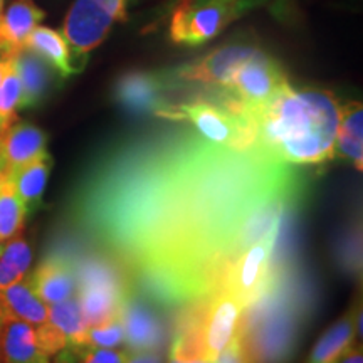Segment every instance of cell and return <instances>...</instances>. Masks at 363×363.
Segmentation results:
<instances>
[{
  "label": "cell",
  "mask_w": 363,
  "mask_h": 363,
  "mask_svg": "<svg viewBox=\"0 0 363 363\" xmlns=\"http://www.w3.org/2000/svg\"><path fill=\"white\" fill-rule=\"evenodd\" d=\"M306 180L259 145L192 131L126 143L79 180L69 220L155 305L182 308L224 288L242 252L301 207Z\"/></svg>",
  "instance_id": "1"
},
{
  "label": "cell",
  "mask_w": 363,
  "mask_h": 363,
  "mask_svg": "<svg viewBox=\"0 0 363 363\" xmlns=\"http://www.w3.org/2000/svg\"><path fill=\"white\" fill-rule=\"evenodd\" d=\"M240 116L252 126L256 145L283 163L320 165L333 158L340 104L330 91L288 83L271 101Z\"/></svg>",
  "instance_id": "2"
},
{
  "label": "cell",
  "mask_w": 363,
  "mask_h": 363,
  "mask_svg": "<svg viewBox=\"0 0 363 363\" xmlns=\"http://www.w3.org/2000/svg\"><path fill=\"white\" fill-rule=\"evenodd\" d=\"M301 301L286 271H276L269 288L240 313L238 331L254 363L291 360L301 325Z\"/></svg>",
  "instance_id": "3"
},
{
  "label": "cell",
  "mask_w": 363,
  "mask_h": 363,
  "mask_svg": "<svg viewBox=\"0 0 363 363\" xmlns=\"http://www.w3.org/2000/svg\"><path fill=\"white\" fill-rule=\"evenodd\" d=\"M266 0H179L170 21L175 44L201 45Z\"/></svg>",
  "instance_id": "4"
},
{
  "label": "cell",
  "mask_w": 363,
  "mask_h": 363,
  "mask_svg": "<svg viewBox=\"0 0 363 363\" xmlns=\"http://www.w3.org/2000/svg\"><path fill=\"white\" fill-rule=\"evenodd\" d=\"M126 21V0H76L67 12L62 35L76 72L83 71L89 52L106 39L115 22Z\"/></svg>",
  "instance_id": "5"
},
{
  "label": "cell",
  "mask_w": 363,
  "mask_h": 363,
  "mask_svg": "<svg viewBox=\"0 0 363 363\" xmlns=\"http://www.w3.org/2000/svg\"><path fill=\"white\" fill-rule=\"evenodd\" d=\"M157 116L172 121H187L202 138L230 148H249L256 145L252 126L238 113L227 110L224 104L197 99L165 106Z\"/></svg>",
  "instance_id": "6"
},
{
  "label": "cell",
  "mask_w": 363,
  "mask_h": 363,
  "mask_svg": "<svg viewBox=\"0 0 363 363\" xmlns=\"http://www.w3.org/2000/svg\"><path fill=\"white\" fill-rule=\"evenodd\" d=\"M288 83L283 67L259 51L234 72L229 84L224 88L225 96L224 103L220 104H224L227 110L242 115L271 101Z\"/></svg>",
  "instance_id": "7"
},
{
  "label": "cell",
  "mask_w": 363,
  "mask_h": 363,
  "mask_svg": "<svg viewBox=\"0 0 363 363\" xmlns=\"http://www.w3.org/2000/svg\"><path fill=\"white\" fill-rule=\"evenodd\" d=\"M279 234H269L267 238L254 242L242 252L230 271L222 289L234 294L242 308L252 305L269 288L276 272L274 251Z\"/></svg>",
  "instance_id": "8"
},
{
  "label": "cell",
  "mask_w": 363,
  "mask_h": 363,
  "mask_svg": "<svg viewBox=\"0 0 363 363\" xmlns=\"http://www.w3.org/2000/svg\"><path fill=\"white\" fill-rule=\"evenodd\" d=\"M125 352H158L169 348V328L155 303L130 288L121 308Z\"/></svg>",
  "instance_id": "9"
},
{
  "label": "cell",
  "mask_w": 363,
  "mask_h": 363,
  "mask_svg": "<svg viewBox=\"0 0 363 363\" xmlns=\"http://www.w3.org/2000/svg\"><path fill=\"white\" fill-rule=\"evenodd\" d=\"M256 52H259V49L246 44L220 45L192 65L180 67L177 76L189 83L219 86L224 89L240 65H244Z\"/></svg>",
  "instance_id": "10"
},
{
  "label": "cell",
  "mask_w": 363,
  "mask_h": 363,
  "mask_svg": "<svg viewBox=\"0 0 363 363\" xmlns=\"http://www.w3.org/2000/svg\"><path fill=\"white\" fill-rule=\"evenodd\" d=\"M27 279L33 291L48 306L78 294V264L62 254H51L40 261Z\"/></svg>",
  "instance_id": "11"
},
{
  "label": "cell",
  "mask_w": 363,
  "mask_h": 363,
  "mask_svg": "<svg viewBox=\"0 0 363 363\" xmlns=\"http://www.w3.org/2000/svg\"><path fill=\"white\" fill-rule=\"evenodd\" d=\"M242 305L239 299L225 289H220L207 298L206 318H203V342L207 355L214 363L217 353L233 340L238 331Z\"/></svg>",
  "instance_id": "12"
},
{
  "label": "cell",
  "mask_w": 363,
  "mask_h": 363,
  "mask_svg": "<svg viewBox=\"0 0 363 363\" xmlns=\"http://www.w3.org/2000/svg\"><path fill=\"white\" fill-rule=\"evenodd\" d=\"M48 153V135L39 126L16 120L0 133V158L9 174Z\"/></svg>",
  "instance_id": "13"
},
{
  "label": "cell",
  "mask_w": 363,
  "mask_h": 363,
  "mask_svg": "<svg viewBox=\"0 0 363 363\" xmlns=\"http://www.w3.org/2000/svg\"><path fill=\"white\" fill-rule=\"evenodd\" d=\"M13 61L22 86L21 110L39 106L56 81V69L29 48L13 52Z\"/></svg>",
  "instance_id": "14"
},
{
  "label": "cell",
  "mask_w": 363,
  "mask_h": 363,
  "mask_svg": "<svg viewBox=\"0 0 363 363\" xmlns=\"http://www.w3.org/2000/svg\"><path fill=\"white\" fill-rule=\"evenodd\" d=\"M0 352L6 363H51L39 342L38 328L21 320L0 321Z\"/></svg>",
  "instance_id": "15"
},
{
  "label": "cell",
  "mask_w": 363,
  "mask_h": 363,
  "mask_svg": "<svg viewBox=\"0 0 363 363\" xmlns=\"http://www.w3.org/2000/svg\"><path fill=\"white\" fill-rule=\"evenodd\" d=\"M165 89L167 83L160 76L148 74V72H131V74H126L123 79L118 81L115 98L116 101H120L131 111H150L157 115L163 108L169 106L163 101Z\"/></svg>",
  "instance_id": "16"
},
{
  "label": "cell",
  "mask_w": 363,
  "mask_h": 363,
  "mask_svg": "<svg viewBox=\"0 0 363 363\" xmlns=\"http://www.w3.org/2000/svg\"><path fill=\"white\" fill-rule=\"evenodd\" d=\"M44 11L33 0H16L0 19V52L13 54L26 48L27 38L44 19Z\"/></svg>",
  "instance_id": "17"
},
{
  "label": "cell",
  "mask_w": 363,
  "mask_h": 363,
  "mask_svg": "<svg viewBox=\"0 0 363 363\" xmlns=\"http://www.w3.org/2000/svg\"><path fill=\"white\" fill-rule=\"evenodd\" d=\"M362 310V299L347 315L340 318L318 338L311 348L308 363H337L357 342V315Z\"/></svg>",
  "instance_id": "18"
},
{
  "label": "cell",
  "mask_w": 363,
  "mask_h": 363,
  "mask_svg": "<svg viewBox=\"0 0 363 363\" xmlns=\"http://www.w3.org/2000/svg\"><path fill=\"white\" fill-rule=\"evenodd\" d=\"M49 306L30 288L27 276L19 283L0 289V321L21 320L39 326L48 321Z\"/></svg>",
  "instance_id": "19"
},
{
  "label": "cell",
  "mask_w": 363,
  "mask_h": 363,
  "mask_svg": "<svg viewBox=\"0 0 363 363\" xmlns=\"http://www.w3.org/2000/svg\"><path fill=\"white\" fill-rule=\"evenodd\" d=\"M333 158L352 162L358 172L363 169V106L360 101H350L340 106Z\"/></svg>",
  "instance_id": "20"
},
{
  "label": "cell",
  "mask_w": 363,
  "mask_h": 363,
  "mask_svg": "<svg viewBox=\"0 0 363 363\" xmlns=\"http://www.w3.org/2000/svg\"><path fill=\"white\" fill-rule=\"evenodd\" d=\"M51 169L52 158L49 153H44L35 160L26 163L24 167L9 174L13 182V187L17 190V195L24 203L27 217L38 212L43 206L45 185H48L49 175H51Z\"/></svg>",
  "instance_id": "21"
},
{
  "label": "cell",
  "mask_w": 363,
  "mask_h": 363,
  "mask_svg": "<svg viewBox=\"0 0 363 363\" xmlns=\"http://www.w3.org/2000/svg\"><path fill=\"white\" fill-rule=\"evenodd\" d=\"M48 323L52 325L65 337L67 343L66 348L78 352L86 347L88 325H86L78 294L56 305H49Z\"/></svg>",
  "instance_id": "22"
},
{
  "label": "cell",
  "mask_w": 363,
  "mask_h": 363,
  "mask_svg": "<svg viewBox=\"0 0 363 363\" xmlns=\"http://www.w3.org/2000/svg\"><path fill=\"white\" fill-rule=\"evenodd\" d=\"M26 48H29L30 51L45 59L61 78H67V76L76 72L65 35L57 33V30L38 26L27 38Z\"/></svg>",
  "instance_id": "23"
},
{
  "label": "cell",
  "mask_w": 363,
  "mask_h": 363,
  "mask_svg": "<svg viewBox=\"0 0 363 363\" xmlns=\"http://www.w3.org/2000/svg\"><path fill=\"white\" fill-rule=\"evenodd\" d=\"M33 264V249L24 235L9 239L0 252V289L16 284L27 276Z\"/></svg>",
  "instance_id": "24"
},
{
  "label": "cell",
  "mask_w": 363,
  "mask_h": 363,
  "mask_svg": "<svg viewBox=\"0 0 363 363\" xmlns=\"http://www.w3.org/2000/svg\"><path fill=\"white\" fill-rule=\"evenodd\" d=\"M22 86L13 54H4L2 81H0V133L17 120L21 110Z\"/></svg>",
  "instance_id": "25"
},
{
  "label": "cell",
  "mask_w": 363,
  "mask_h": 363,
  "mask_svg": "<svg viewBox=\"0 0 363 363\" xmlns=\"http://www.w3.org/2000/svg\"><path fill=\"white\" fill-rule=\"evenodd\" d=\"M27 219V212L11 177L0 185V242H7L22 233Z\"/></svg>",
  "instance_id": "26"
},
{
  "label": "cell",
  "mask_w": 363,
  "mask_h": 363,
  "mask_svg": "<svg viewBox=\"0 0 363 363\" xmlns=\"http://www.w3.org/2000/svg\"><path fill=\"white\" fill-rule=\"evenodd\" d=\"M125 343V330L121 316L99 326H91L86 335V347L120 348Z\"/></svg>",
  "instance_id": "27"
},
{
  "label": "cell",
  "mask_w": 363,
  "mask_h": 363,
  "mask_svg": "<svg viewBox=\"0 0 363 363\" xmlns=\"http://www.w3.org/2000/svg\"><path fill=\"white\" fill-rule=\"evenodd\" d=\"M214 363H254L251 352L239 331H235L233 340L217 353Z\"/></svg>",
  "instance_id": "28"
},
{
  "label": "cell",
  "mask_w": 363,
  "mask_h": 363,
  "mask_svg": "<svg viewBox=\"0 0 363 363\" xmlns=\"http://www.w3.org/2000/svg\"><path fill=\"white\" fill-rule=\"evenodd\" d=\"M343 264L352 274L360 276L362 272V230L360 225L352 230L350 238L345 240Z\"/></svg>",
  "instance_id": "29"
},
{
  "label": "cell",
  "mask_w": 363,
  "mask_h": 363,
  "mask_svg": "<svg viewBox=\"0 0 363 363\" xmlns=\"http://www.w3.org/2000/svg\"><path fill=\"white\" fill-rule=\"evenodd\" d=\"M78 353L79 363H125L126 352L116 348L84 347Z\"/></svg>",
  "instance_id": "30"
},
{
  "label": "cell",
  "mask_w": 363,
  "mask_h": 363,
  "mask_svg": "<svg viewBox=\"0 0 363 363\" xmlns=\"http://www.w3.org/2000/svg\"><path fill=\"white\" fill-rule=\"evenodd\" d=\"M125 363H165L158 352H126Z\"/></svg>",
  "instance_id": "31"
},
{
  "label": "cell",
  "mask_w": 363,
  "mask_h": 363,
  "mask_svg": "<svg viewBox=\"0 0 363 363\" xmlns=\"http://www.w3.org/2000/svg\"><path fill=\"white\" fill-rule=\"evenodd\" d=\"M337 363H363L362 343H355Z\"/></svg>",
  "instance_id": "32"
},
{
  "label": "cell",
  "mask_w": 363,
  "mask_h": 363,
  "mask_svg": "<svg viewBox=\"0 0 363 363\" xmlns=\"http://www.w3.org/2000/svg\"><path fill=\"white\" fill-rule=\"evenodd\" d=\"M51 363H79L78 353L71 350V348H65L57 355H54V360Z\"/></svg>",
  "instance_id": "33"
},
{
  "label": "cell",
  "mask_w": 363,
  "mask_h": 363,
  "mask_svg": "<svg viewBox=\"0 0 363 363\" xmlns=\"http://www.w3.org/2000/svg\"><path fill=\"white\" fill-rule=\"evenodd\" d=\"M169 363H212L208 360H189V362H180V360H172V358H169Z\"/></svg>",
  "instance_id": "34"
},
{
  "label": "cell",
  "mask_w": 363,
  "mask_h": 363,
  "mask_svg": "<svg viewBox=\"0 0 363 363\" xmlns=\"http://www.w3.org/2000/svg\"><path fill=\"white\" fill-rule=\"evenodd\" d=\"M2 59H4V52H0V81H2Z\"/></svg>",
  "instance_id": "35"
},
{
  "label": "cell",
  "mask_w": 363,
  "mask_h": 363,
  "mask_svg": "<svg viewBox=\"0 0 363 363\" xmlns=\"http://www.w3.org/2000/svg\"><path fill=\"white\" fill-rule=\"evenodd\" d=\"M2 13H4V0H0V19H2Z\"/></svg>",
  "instance_id": "36"
},
{
  "label": "cell",
  "mask_w": 363,
  "mask_h": 363,
  "mask_svg": "<svg viewBox=\"0 0 363 363\" xmlns=\"http://www.w3.org/2000/svg\"><path fill=\"white\" fill-rule=\"evenodd\" d=\"M0 363H6V360H4V355H2V352H0Z\"/></svg>",
  "instance_id": "37"
},
{
  "label": "cell",
  "mask_w": 363,
  "mask_h": 363,
  "mask_svg": "<svg viewBox=\"0 0 363 363\" xmlns=\"http://www.w3.org/2000/svg\"><path fill=\"white\" fill-rule=\"evenodd\" d=\"M0 252H2V242H0Z\"/></svg>",
  "instance_id": "38"
}]
</instances>
